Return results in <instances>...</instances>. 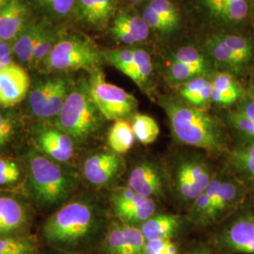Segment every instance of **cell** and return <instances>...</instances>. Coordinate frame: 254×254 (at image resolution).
Listing matches in <instances>:
<instances>
[{
    "label": "cell",
    "instance_id": "1",
    "mask_svg": "<svg viewBox=\"0 0 254 254\" xmlns=\"http://www.w3.org/2000/svg\"><path fill=\"white\" fill-rule=\"evenodd\" d=\"M174 138L185 145L201 149L212 155L228 150V135L221 122L204 109L192 107L177 97L163 96L159 101Z\"/></svg>",
    "mask_w": 254,
    "mask_h": 254
},
{
    "label": "cell",
    "instance_id": "2",
    "mask_svg": "<svg viewBox=\"0 0 254 254\" xmlns=\"http://www.w3.org/2000/svg\"><path fill=\"white\" fill-rule=\"evenodd\" d=\"M101 211L92 200L80 198L65 203L47 218L44 236L52 244L74 246L98 227Z\"/></svg>",
    "mask_w": 254,
    "mask_h": 254
},
{
    "label": "cell",
    "instance_id": "3",
    "mask_svg": "<svg viewBox=\"0 0 254 254\" xmlns=\"http://www.w3.org/2000/svg\"><path fill=\"white\" fill-rule=\"evenodd\" d=\"M40 152L27 156L29 185L34 198L44 206H54L68 200L77 188L73 171Z\"/></svg>",
    "mask_w": 254,
    "mask_h": 254
},
{
    "label": "cell",
    "instance_id": "4",
    "mask_svg": "<svg viewBox=\"0 0 254 254\" xmlns=\"http://www.w3.org/2000/svg\"><path fill=\"white\" fill-rule=\"evenodd\" d=\"M104 117L91 98L89 81L83 80L69 92L55 127L71 136L74 142L84 143L95 136Z\"/></svg>",
    "mask_w": 254,
    "mask_h": 254
},
{
    "label": "cell",
    "instance_id": "5",
    "mask_svg": "<svg viewBox=\"0 0 254 254\" xmlns=\"http://www.w3.org/2000/svg\"><path fill=\"white\" fill-rule=\"evenodd\" d=\"M103 56L90 39L78 35L61 37L42 66L47 72L98 69Z\"/></svg>",
    "mask_w": 254,
    "mask_h": 254
},
{
    "label": "cell",
    "instance_id": "6",
    "mask_svg": "<svg viewBox=\"0 0 254 254\" xmlns=\"http://www.w3.org/2000/svg\"><path fill=\"white\" fill-rule=\"evenodd\" d=\"M89 88L91 98L104 119L115 122L136 114L138 106L136 97L107 81L105 73L99 68L91 71Z\"/></svg>",
    "mask_w": 254,
    "mask_h": 254
},
{
    "label": "cell",
    "instance_id": "7",
    "mask_svg": "<svg viewBox=\"0 0 254 254\" xmlns=\"http://www.w3.org/2000/svg\"><path fill=\"white\" fill-rule=\"evenodd\" d=\"M209 164L199 155L182 156L173 169V188L177 196L192 203L213 180Z\"/></svg>",
    "mask_w": 254,
    "mask_h": 254
},
{
    "label": "cell",
    "instance_id": "8",
    "mask_svg": "<svg viewBox=\"0 0 254 254\" xmlns=\"http://www.w3.org/2000/svg\"><path fill=\"white\" fill-rule=\"evenodd\" d=\"M71 89L69 81L61 76L38 84L28 96L31 112L37 118H56L63 109Z\"/></svg>",
    "mask_w": 254,
    "mask_h": 254
},
{
    "label": "cell",
    "instance_id": "9",
    "mask_svg": "<svg viewBox=\"0 0 254 254\" xmlns=\"http://www.w3.org/2000/svg\"><path fill=\"white\" fill-rule=\"evenodd\" d=\"M110 203L119 221L139 226L154 216L156 202L154 199L137 194L130 187H119L110 195Z\"/></svg>",
    "mask_w": 254,
    "mask_h": 254
},
{
    "label": "cell",
    "instance_id": "10",
    "mask_svg": "<svg viewBox=\"0 0 254 254\" xmlns=\"http://www.w3.org/2000/svg\"><path fill=\"white\" fill-rule=\"evenodd\" d=\"M126 162L121 154L113 151L92 154L83 163V175L91 186L107 187L117 180L124 173Z\"/></svg>",
    "mask_w": 254,
    "mask_h": 254
},
{
    "label": "cell",
    "instance_id": "11",
    "mask_svg": "<svg viewBox=\"0 0 254 254\" xmlns=\"http://www.w3.org/2000/svg\"><path fill=\"white\" fill-rule=\"evenodd\" d=\"M220 241L230 252L254 254V212L247 211L230 220L220 234Z\"/></svg>",
    "mask_w": 254,
    "mask_h": 254
},
{
    "label": "cell",
    "instance_id": "12",
    "mask_svg": "<svg viewBox=\"0 0 254 254\" xmlns=\"http://www.w3.org/2000/svg\"><path fill=\"white\" fill-rule=\"evenodd\" d=\"M33 139L40 153L60 163L69 162L74 153V140L57 127H37Z\"/></svg>",
    "mask_w": 254,
    "mask_h": 254
},
{
    "label": "cell",
    "instance_id": "13",
    "mask_svg": "<svg viewBox=\"0 0 254 254\" xmlns=\"http://www.w3.org/2000/svg\"><path fill=\"white\" fill-rule=\"evenodd\" d=\"M30 79L25 68L10 64L0 70V106L12 108L27 97Z\"/></svg>",
    "mask_w": 254,
    "mask_h": 254
},
{
    "label": "cell",
    "instance_id": "14",
    "mask_svg": "<svg viewBox=\"0 0 254 254\" xmlns=\"http://www.w3.org/2000/svg\"><path fill=\"white\" fill-rule=\"evenodd\" d=\"M127 186L137 194L151 199L163 198L165 183L159 167L151 161L135 165L127 180Z\"/></svg>",
    "mask_w": 254,
    "mask_h": 254
},
{
    "label": "cell",
    "instance_id": "15",
    "mask_svg": "<svg viewBox=\"0 0 254 254\" xmlns=\"http://www.w3.org/2000/svg\"><path fill=\"white\" fill-rule=\"evenodd\" d=\"M245 187L235 177H224L218 188V194L202 224H211L225 218L243 201Z\"/></svg>",
    "mask_w": 254,
    "mask_h": 254
},
{
    "label": "cell",
    "instance_id": "16",
    "mask_svg": "<svg viewBox=\"0 0 254 254\" xmlns=\"http://www.w3.org/2000/svg\"><path fill=\"white\" fill-rule=\"evenodd\" d=\"M117 4L118 0H76L73 13L84 26L102 30L114 18Z\"/></svg>",
    "mask_w": 254,
    "mask_h": 254
},
{
    "label": "cell",
    "instance_id": "17",
    "mask_svg": "<svg viewBox=\"0 0 254 254\" xmlns=\"http://www.w3.org/2000/svg\"><path fill=\"white\" fill-rule=\"evenodd\" d=\"M28 9L22 0H9L0 10V40L13 43L28 26Z\"/></svg>",
    "mask_w": 254,
    "mask_h": 254
},
{
    "label": "cell",
    "instance_id": "18",
    "mask_svg": "<svg viewBox=\"0 0 254 254\" xmlns=\"http://www.w3.org/2000/svg\"><path fill=\"white\" fill-rule=\"evenodd\" d=\"M227 166L247 190L254 191V142L243 143L232 150L228 155Z\"/></svg>",
    "mask_w": 254,
    "mask_h": 254
},
{
    "label": "cell",
    "instance_id": "19",
    "mask_svg": "<svg viewBox=\"0 0 254 254\" xmlns=\"http://www.w3.org/2000/svg\"><path fill=\"white\" fill-rule=\"evenodd\" d=\"M211 82L213 86L212 103L218 106L229 107L237 104L245 94L232 73L218 72L213 75Z\"/></svg>",
    "mask_w": 254,
    "mask_h": 254
},
{
    "label": "cell",
    "instance_id": "20",
    "mask_svg": "<svg viewBox=\"0 0 254 254\" xmlns=\"http://www.w3.org/2000/svg\"><path fill=\"white\" fill-rule=\"evenodd\" d=\"M48 27L46 22L30 24L12 43L13 54L21 64L31 67L37 46Z\"/></svg>",
    "mask_w": 254,
    "mask_h": 254
},
{
    "label": "cell",
    "instance_id": "21",
    "mask_svg": "<svg viewBox=\"0 0 254 254\" xmlns=\"http://www.w3.org/2000/svg\"><path fill=\"white\" fill-rule=\"evenodd\" d=\"M205 48L213 61L226 70L224 72L242 73L248 65L219 38L218 34L209 37L205 42Z\"/></svg>",
    "mask_w": 254,
    "mask_h": 254
},
{
    "label": "cell",
    "instance_id": "22",
    "mask_svg": "<svg viewBox=\"0 0 254 254\" xmlns=\"http://www.w3.org/2000/svg\"><path fill=\"white\" fill-rule=\"evenodd\" d=\"M182 218L173 214H154L139 228L146 240L172 239L181 227Z\"/></svg>",
    "mask_w": 254,
    "mask_h": 254
},
{
    "label": "cell",
    "instance_id": "23",
    "mask_svg": "<svg viewBox=\"0 0 254 254\" xmlns=\"http://www.w3.org/2000/svg\"><path fill=\"white\" fill-rule=\"evenodd\" d=\"M212 91L211 79L202 75L180 85L178 92L180 98L192 107L206 110L212 103Z\"/></svg>",
    "mask_w": 254,
    "mask_h": 254
},
{
    "label": "cell",
    "instance_id": "24",
    "mask_svg": "<svg viewBox=\"0 0 254 254\" xmlns=\"http://www.w3.org/2000/svg\"><path fill=\"white\" fill-rule=\"evenodd\" d=\"M27 221V212L18 200L0 195V235L15 232Z\"/></svg>",
    "mask_w": 254,
    "mask_h": 254
},
{
    "label": "cell",
    "instance_id": "25",
    "mask_svg": "<svg viewBox=\"0 0 254 254\" xmlns=\"http://www.w3.org/2000/svg\"><path fill=\"white\" fill-rule=\"evenodd\" d=\"M135 139L131 123L127 120L115 121L108 134L110 150L121 155L127 153L133 147Z\"/></svg>",
    "mask_w": 254,
    "mask_h": 254
},
{
    "label": "cell",
    "instance_id": "26",
    "mask_svg": "<svg viewBox=\"0 0 254 254\" xmlns=\"http://www.w3.org/2000/svg\"><path fill=\"white\" fill-rule=\"evenodd\" d=\"M223 179V175H215L208 187L202 191L199 197L191 203L190 218L196 223L202 224L204 218L212 207L218 194V188Z\"/></svg>",
    "mask_w": 254,
    "mask_h": 254
},
{
    "label": "cell",
    "instance_id": "27",
    "mask_svg": "<svg viewBox=\"0 0 254 254\" xmlns=\"http://www.w3.org/2000/svg\"><path fill=\"white\" fill-rule=\"evenodd\" d=\"M130 123L135 137L144 145L154 143L160 134V128L157 122L150 115L136 113L131 117Z\"/></svg>",
    "mask_w": 254,
    "mask_h": 254
},
{
    "label": "cell",
    "instance_id": "28",
    "mask_svg": "<svg viewBox=\"0 0 254 254\" xmlns=\"http://www.w3.org/2000/svg\"><path fill=\"white\" fill-rule=\"evenodd\" d=\"M134 52L135 48L131 47L115 48L104 50L102 56L103 59L118 69L120 72L132 79L134 73Z\"/></svg>",
    "mask_w": 254,
    "mask_h": 254
},
{
    "label": "cell",
    "instance_id": "29",
    "mask_svg": "<svg viewBox=\"0 0 254 254\" xmlns=\"http://www.w3.org/2000/svg\"><path fill=\"white\" fill-rule=\"evenodd\" d=\"M153 63L150 54L142 48H135L134 52V73L132 80L140 89L145 90L148 87L152 74Z\"/></svg>",
    "mask_w": 254,
    "mask_h": 254
},
{
    "label": "cell",
    "instance_id": "30",
    "mask_svg": "<svg viewBox=\"0 0 254 254\" xmlns=\"http://www.w3.org/2000/svg\"><path fill=\"white\" fill-rule=\"evenodd\" d=\"M115 17L118 18L126 27L128 31L135 37L137 43L145 42L150 35V27L146 24L141 14L131 12L129 10H119L115 14Z\"/></svg>",
    "mask_w": 254,
    "mask_h": 254
},
{
    "label": "cell",
    "instance_id": "31",
    "mask_svg": "<svg viewBox=\"0 0 254 254\" xmlns=\"http://www.w3.org/2000/svg\"><path fill=\"white\" fill-rule=\"evenodd\" d=\"M107 254H130L121 221H112L104 241Z\"/></svg>",
    "mask_w": 254,
    "mask_h": 254
},
{
    "label": "cell",
    "instance_id": "32",
    "mask_svg": "<svg viewBox=\"0 0 254 254\" xmlns=\"http://www.w3.org/2000/svg\"><path fill=\"white\" fill-rule=\"evenodd\" d=\"M218 36L246 64H249L252 62L254 56V46L250 39L228 33H221L218 34Z\"/></svg>",
    "mask_w": 254,
    "mask_h": 254
},
{
    "label": "cell",
    "instance_id": "33",
    "mask_svg": "<svg viewBox=\"0 0 254 254\" xmlns=\"http://www.w3.org/2000/svg\"><path fill=\"white\" fill-rule=\"evenodd\" d=\"M207 72L187 64L172 62L167 71L168 80L174 85H182L198 76L205 75Z\"/></svg>",
    "mask_w": 254,
    "mask_h": 254
},
{
    "label": "cell",
    "instance_id": "34",
    "mask_svg": "<svg viewBox=\"0 0 254 254\" xmlns=\"http://www.w3.org/2000/svg\"><path fill=\"white\" fill-rule=\"evenodd\" d=\"M227 120L230 127L244 140V143L254 142V123L252 120L236 109L228 113Z\"/></svg>",
    "mask_w": 254,
    "mask_h": 254
},
{
    "label": "cell",
    "instance_id": "35",
    "mask_svg": "<svg viewBox=\"0 0 254 254\" xmlns=\"http://www.w3.org/2000/svg\"><path fill=\"white\" fill-rule=\"evenodd\" d=\"M35 244L28 238L0 236V254H33Z\"/></svg>",
    "mask_w": 254,
    "mask_h": 254
},
{
    "label": "cell",
    "instance_id": "36",
    "mask_svg": "<svg viewBox=\"0 0 254 254\" xmlns=\"http://www.w3.org/2000/svg\"><path fill=\"white\" fill-rule=\"evenodd\" d=\"M61 37L59 33L52 29L51 27H47L43 37L41 38L39 44L36 47V50L33 55L32 60V65L31 67H40L44 62L46 61V58L51 53L54 46H56L57 42L59 41Z\"/></svg>",
    "mask_w": 254,
    "mask_h": 254
},
{
    "label": "cell",
    "instance_id": "37",
    "mask_svg": "<svg viewBox=\"0 0 254 254\" xmlns=\"http://www.w3.org/2000/svg\"><path fill=\"white\" fill-rule=\"evenodd\" d=\"M173 61L199 68L205 72L208 70V64L205 56L201 54L200 50L193 46H184L179 48L173 55Z\"/></svg>",
    "mask_w": 254,
    "mask_h": 254
},
{
    "label": "cell",
    "instance_id": "38",
    "mask_svg": "<svg viewBox=\"0 0 254 254\" xmlns=\"http://www.w3.org/2000/svg\"><path fill=\"white\" fill-rule=\"evenodd\" d=\"M147 3L151 5L166 21L171 32L176 30L180 23V14L172 0H149Z\"/></svg>",
    "mask_w": 254,
    "mask_h": 254
},
{
    "label": "cell",
    "instance_id": "39",
    "mask_svg": "<svg viewBox=\"0 0 254 254\" xmlns=\"http://www.w3.org/2000/svg\"><path fill=\"white\" fill-rule=\"evenodd\" d=\"M121 223L130 254H145L147 240L139 226L123 222Z\"/></svg>",
    "mask_w": 254,
    "mask_h": 254
},
{
    "label": "cell",
    "instance_id": "40",
    "mask_svg": "<svg viewBox=\"0 0 254 254\" xmlns=\"http://www.w3.org/2000/svg\"><path fill=\"white\" fill-rule=\"evenodd\" d=\"M48 13L57 18H64L73 13L76 0H37Z\"/></svg>",
    "mask_w": 254,
    "mask_h": 254
},
{
    "label": "cell",
    "instance_id": "41",
    "mask_svg": "<svg viewBox=\"0 0 254 254\" xmlns=\"http://www.w3.org/2000/svg\"><path fill=\"white\" fill-rule=\"evenodd\" d=\"M21 168L15 160L0 158V186L13 185L21 178Z\"/></svg>",
    "mask_w": 254,
    "mask_h": 254
},
{
    "label": "cell",
    "instance_id": "42",
    "mask_svg": "<svg viewBox=\"0 0 254 254\" xmlns=\"http://www.w3.org/2000/svg\"><path fill=\"white\" fill-rule=\"evenodd\" d=\"M141 16L144 19L150 29H153L159 33H171V29L166 23V21L148 3H146L144 8L142 9Z\"/></svg>",
    "mask_w": 254,
    "mask_h": 254
},
{
    "label": "cell",
    "instance_id": "43",
    "mask_svg": "<svg viewBox=\"0 0 254 254\" xmlns=\"http://www.w3.org/2000/svg\"><path fill=\"white\" fill-rule=\"evenodd\" d=\"M17 122L13 116L0 110V149L7 145L16 131Z\"/></svg>",
    "mask_w": 254,
    "mask_h": 254
},
{
    "label": "cell",
    "instance_id": "44",
    "mask_svg": "<svg viewBox=\"0 0 254 254\" xmlns=\"http://www.w3.org/2000/svg\"><path fill=\"white\" fill-rule=\"evenodd\" d=\"M145 254H179V252L172 239H159L146 242Z\"/></svg>",
    "mask_w": 254,
    "mask_h": 254
},
{
    "label": "cell",
    "instance_id": "45",
    "mask_svg": "<svg viewBox=\"0 0 254 254\" xmlns=\"http://www.w3.org/2000/svg\"><path fill=\"white\" fill-rule=\"evenodd\" d=\"M110 31L113 38L117 40L119 43H122L127 46H134L138 44L136 38L128 31L127 27L115 16L112 20Z\"/></svg>",
    "mask_w": 254,
    "mask_h": 254
},
{
    "label": "cell",
    "instance_id": "46",
    "mask_svg": "<svg viewBox=\"0 0 254 254\" xmlns=\"http://www.w3.org/2000/svg\"><path fill=\"white\" fill-rule=\"evenodd\" d=\"M12 44L0 40V70L14 64Z\"/></svg>",
    "mask_w": 254,
    "mask_h": 254
},
{
    "label": "cell",
    "instance_id": "47",
    "mask_svg": "<svg viewBox=\"0 0 254 254\" xmlns=\"http://www.w3.org/2000/svg\"><path fill=\"white\" fill-rule=\"evenodd\" d=\"M236 109L254 123V100L247 93L237 103V108Z\"/></svg>",
    "mask_w": 254,
    "mask_h": 254
},
{
    "label": "cell",
    "instance_id": "48",
    "mask_svg": "<svg viewBox=\"0 0 254 254\" xmlns=\"http://www.w3.org/2000/svg\"><path fill=\"white\" fill-rule=\"evenodd\" d=\"M246 93L254 100V76L252 78V80L250 81V83H249L248 90H247Z\"/></svg>",
    "mask_w": 254,
    "mask_h": 254
},
{
    "label": "cell",
    "instance_id": "49",
    "mask_svg": "<svg viewBox=\"0 0 254 254\" xmlns=\"http://www.w3.org/2000/svg\"><path fill=\"white\" fill-rule=\"evenodd\" d=\"M191 254H212L210 253V251H209L207 248H205V247H200V248H198V249H196L193 253Z\"/></svg>",
    "mask_w": 254,
    "mask_h": 254
},
{
    "label": "cell",
    "instance_id": "50",
    "mask_svg": "<svg viewBox=\"0 0 254 254\" xmlns=\"http://www.w3.org/2000/svg\"><path fill=\"white\" fill-rule=\"evenodd\" d=\"M9 2V0H0V10Z\"/></svg>",
    "mask_w": 254,
    "mask_h": 254
},
{
    "label": "cell",
    "instance_id": "51",
    "mask_svg": "<svg viewBox=\"0 0 254 254\" xmlns=\"http://www.w3.org/2000/svg\"><path fill=\"white\" fill-rule=\"evenodd\" d=\"M128 2L130 3H133V4H138V3H141V2H144V1H149V0H127Z\"/></svg>",
    "mask_w": 254,
    "mask_h": 254
},
{
    "label": "cell",
    "instance_id": "52",
    "mask_svg": "<svg viewBox=\"0 0 254 254\" xmlns=\"http://www.w3.org/2000/svg\"><path fill=\"white\" fill-rule=\"evenodd\" d=\"M251 4H252V9H253V14L254 17V0H251Z\"/></svg>",
    "mask_w": 254,
    "mask_h": 254
},
{
    "label": "cell",
    "instance_id": "53",
    "mask_svg": "<svg viewBox=\"0 0 254 254\" xmlns=\"http://www.w3.org/2000/svg\"><path fill=\"white\" fill-rule=\"evenodd\" d=\"M210 0H199V2H200V5H202V4H204V3H206V2H208Z\"/></svg>",
    "mask_w": 254,
    "mask_h": 254
}]
</instances>
